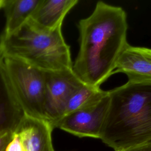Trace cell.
I'll return each instance as SVG.
<instances>
[{"label": "cell", "mask_w": 151, "mask_h": 151, "mask_svg": "<svg viewBox=\"0 0 151 151\" xmlns=\"http://www.w3.org/2000/svg\"><path fill=\"white\" fill-rule=\"evenodd\" d=\"M80 48L73 71L84 83L94 87L113 74L127 41V14L120 6L97 2L91 14L78 24Z\"/></svg>", "instance_id": "1"}, {"label": "cell", "mask_w": 151, "mask_h": 151, "mask_svg": "<svg viewBox=\"0 0 151 151\" xmlns=\"http://www.w3.org/2000/svg\"><path fill=\"white\" fill-rule=\"evenodd\" d=\"M23 116L0 53V132H14Z\"/></svg>", "instance_id": "9"}, {"label": "cell", "mask_w": 151, "mask_h": 151, "mask_svg": "<svg viewBox=\"0 0 151 151\" xmlns=\"http://www.w3.org/2000/svg\"><path fill=\"white\" fill-rule=\"evenodd\" d=\"M108 91L83 84L70 98L65 110L64 116L72 112L91 106L107 95Z\"/></svg>", "instance_id": "12"}, {"label": "cell", "mask_w": 151, "mask_h": 151, "mask_svg": "<svg viewBox=\"0 0 151 151\" xmlns=\"http://www.w3.org/2000/svg\"><path fill=\"white\" fill-rule=\"evenodd\" d=\"M53 129L48 122L24 114L13 132L19 137L24 151H54Z\"/></svg>", "instance_id": "8"}, {"label": "cell", "mask_w": 151, "mask_h": 151, "mask_svg": "<svg viewBox=\"0 0 151 151\" xmlns=\"http://www.w3.org/2000/svg\"><path fill=\"white\" fill-rule=\"evenodd\" d=\"M109 94L100 139L114 151L151 143V84L127 82Z\"/></svg>", "instance_id": "2"}, {"label": "cell", "mask_w": 151, "mask_h": 151, "mask_svg": "<svg viewBox=\"0 0 151 151\" xmlns=\"http://www.w3.org/2000/svg\"><path fill=\"white\" fill-rule=\"evenodd\" d=\"M6 71L24 114L45 120V72L18 60L4 58Z\"/></svg>", "instance_id": "4"}, {"label": "cell", "mask_w": 151, "mask_h": 151, "mask_svg": "<svg viewBox=\"0 0 151 151\" xmlns=\"http://www.w3.org/2000/svg\"><path fill=\"white\" fill-rule=\"evenodd\" d=\"M41 0H4L6 22L2 34L9 35L18 30L31 17Z\"/></svg>", "instance_id": "11"}, {"label": "cell", "mask_w": 151, "mask_h": 151, "mask_svg": "<svg viewBox=\"0 0 151 151\" xmlns=\"http://www.w3.org/2000/svg\"><path fill=\"white\" fill-rule=\"evenodd\" d=\"M78 3V0H41L30 19L42 28L54 29L62 26L67 14Z\"/></svg>", "instance_id": "10"}, {"label": "cell", "mask_w": 151, "mask_h": 151, "mask_svg": "<svg viewBox=\"0 0 151 151\" xmlns=\"http://www.w3.org/2000/svg\"><path fill=\"white\" fill-rule=\"evenodd\" d=\"M4 3V0H0V9L2 8Z\"/></svg>", "instance_id": "16"}, {"label": "cell", "mask_w": 151, "mask_h": 151, "mask_svg": "<svg viewBox=\"0 0 151 151\" xmlns=\"http://www.w3.org/2000/svg\"><path fill=\"white\" fill-rule=\"evenodd\" d=\"M5 151H24L19 137L14 132L12 138L8 143Z\"/></svg>", "instance_id": "13"}, {"label": "cell", "mask_w": 151, "mask_h": 151, "mask_svg": "<svg viewBox=\"0 0 151 151\" xmlns=\"http://www.w3.org/2000/svg\"><path fill=\"white\" fill-rule=\"evenodd\" d=\"M83 84L73 69L45 72V116L53 129L64 116L71 95Z\"/></svg>", "instance_id": "5"}, {"label": "cell", "mask_w": 151, "mask_h": 151, "mask_svg": "<svg viewBox=\"0 0 151 151\" xmlns=\"http://www.w3.org/2000/svg\"><path fill=\"white\" fill-rule=\"evenodd\" d=\"M110 104L108 93L97 103L64 116L55 125L79 137L100 139Z\"/></svg>", "instance_id": "6"}, {"label": "cell", "mask_w": 151, "mask_h": 151, "mask_svg": "<svg viewBox=\"0 0 151 151\" xmlns=\"http://www.w3.org/2000/svg\"><path fill=\"white\" fill-rule=\"evenodd\" d=\"M13 136V132L6 130L0 132V151H5L6 148L11 140Z\"/></svg>", "instance_id": "14"}, {"label": "cell", "mask_w": 151, "mask_h": 151, "mask_svg": "<svg viewBox=\"0 0 151 151\" xmlns=\"http://www.w3.org/2000/svg\"><path fill=\"white\" fill-rule=\"evenodd\" d=\"M117 73L125 74L128 83L151 84V48L128 44L116 64Z\"/></svg>", "instance_id": "7"}, {"label": "cell", "mask_w": 151, "mask_h": 151, "mask_svg": "<svg viewBox=\"0 0 151 151\" xmlns=\"http://www.w3.org/2000/svg\"><path fill=\"white\" fill-rule=\"evenodd\" d=\"M0 53L4 58L18 60L44 72L73 69L70 46L61 27L44 29L30 18L14 32L1 34Z\"/></svg>", "instance_id": "3"}, {"label": "cell", "mask_w": 151, "mask_h": 151, "mask_svg": "<svg viewBox=\"0 0 151 151\" xmlns=\"http://www.w3.org/2000/svg\"><path fill=\"white\" fill-rule=\"evenodd\" d=\"M120 151H151V143L140 145L138 146L130 147Z\"/></svg>", "instance_id": "15"}]
</instances>
